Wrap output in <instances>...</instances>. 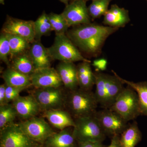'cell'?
<instances>
[{
    "label": "cell",
    "mask_w": 147,
    "mask_h": 147,
    "mask_svg": "<svg viewBox=\"0 0 147 147\" xmlns=\"http://www.w3.org/2000/svg\"><path fill=\"white\" fill-rule=\"evenodd\" d=\"M119 29L90 23L74 27L67 32V36L74 45L84 53L96 57L101 53L108 37Z\"/></svg>",
    "instance_id": "obj_1"
},
{
    "label": "cell",
    "mask_w": 147,
    "mask_h": 147,
    "mask_svg": "<svg viewBox=\"0 0 147 147\" xmlns=\"http://www.w3.org/2000/svg\"><path fill=\"white\" fill-rule=\"evenodd\" d=\"M112 71L113 75L102 72L94 73V94L98 105L103 108H110L124 88V84L119 79L117 73Z\"/></svg>",
    "instance_id": "obj_2"
},
{
    "label": "cell",
    "mask_w": 147,
    "mask_h": 147,
    "mask_svg": "<svg viewBox=\"0 0 147 147\" xmlns=\"http://www.w3.org/2000/svg\"><path fill=\"white\" fill-rule=\"evenodd\" d=\"M52 60L74 63L91 61L83 57L79 49L65 34H56L53 45L47 48Z\"/></svg>",
    "instance_id": "obj_3"
},
{
    "label": "cell",
    "mask_w": 147,
    "mask_h": 147,
    "mask_svg": "<svg viewBox=\"0 0 147 147\" xmlns=\"http://www.w3.org/2000/svg\"><path fill=\"white\" fill-rule=\"evenodd\" d=\"M71 92L68 106L75 119L94 115L98 105L94 93L81 89Z\"/></svg>",
    "instance_id": "obj_4"
},
{
    "label": "cell",
    "mask_w": 147,
    "mask_h": 147,
    "mask_svg": "<svg viewBox=\"0 0 147 147\" xmlns=\"http://www.w3.org/2000/svg\"><path fill=\"white\" fill-rule=\"evenodd\" d=\"M110 109L117 113L127 122L141 115L137 92L127 86L124 87Z\"/></svg>",
    "instance_id": "obj_5"
},
{
    "label": "cell",
    "mask_w": 147,
    "mask_h": 147,
    "mask_svg": "<svg viewBox=\"0 0 147 147\" xmlns=\"http://www.w3.org/2000/svg\"><path fill=\"white\" fill-rule=\"evenodd\" d=\"M74 121L73 134L79 143L101 142L104 139L105 133L94 115L77 118Z\"/></svg>",
    "instance_id": "obj_6"
},
{
    "label": "cell",
    "mask_w": 147,
    "mask_h": 147,
    "mask_svg": "<svg viewBox=\"0 0 147 147\" xmlns=\"http://www.w3.org/2000/svg\"><path fill=\"white\" fill-rule=\"evenodd\" d=\"M102 130L113 136L121 134L128 126L127 122L110 108H103L94 114Z\"/></svg>",
    "instance_id": "obj_7"
},
{
    "label": "cell",
    "mask_w": 147,
    "mask_h": 147,
    "mask_svg": "<svg viewBox=\"0 0 147 147\" xmlns=\"http://www.w3.org/2000/svg\"><path fill=\"white\" fill-rule=\"evenodd\" d=\"M18 124L22 131L35 142H44L55 133L47 122L41 118L35 117Z\"/></svg>",
    "instance_id": "obj_8"
},
{
    "label": "cell",
    "mask_w": 147,
    "mask_h": 147,
    "mask_svg": "<svg viewBox=\"0 0 147 147\" xmlns=\"http://www.w3.org/2000/svg\"><path fill=\"white\" fill-rule=\"evenodd\" d=\"M33 145V141L18 124H11L1 130V147H32Z\"/></svg>",
    "instance_id": "obj_9"
},
{
    "label": "cell",
    "mask_w": 147,
    "mask_h": 147,
    "mask_svg": "<svg viewBox=\"0 0 147 147\" xmlns=\"http://www.w3.org/2000/svg\"><path fill=\"white\" fill-rule=\"evenodd\" d=\"M87 2L76 0L70 2L66 6L62 13L69 27H76L90 24V16L89 13Z\"/></svg>",
    "instance_id": "obj_10"
},
{
    "label": "cell",
    "mask_w": 147,
    "mask_h": 147,
    "mask_svg": "<svg viewBox=\"0 0 147 147\" xmlns=\"http://www.w3.org/2000/svg\"><path fill=\"white\" fill-rule=\"evenodd\" d=\"M41 109L46 111L60 109L65 102V97L60 88L37 89L33 95Z\"/></svg>",
    "instance_id": "obj_11"
},
{
    "label": "cell",
    "mask_w": 147,
    "mask_h": 147,
    "mask_svg": "<svg viewBox=\"0 0 147 147\" xmlns=\"http://www.w3.org/2000/svg\"><path fill=\"white\" fill-rule=\"evenodd\" d=\"M2 33L24 38L31 43L35 40L34 21H26L7 16L2 28Z\"/></svg>",
    "instance_id": "obj_12"
},
{
    "label": "cell",
    "mask_w": 147,
    "mask_h": 147,
    "mask_svg": "<svg viewBox=\"0 0 147 147\" xmlns=\"http://www.w3.org/2000/svg\"><path fill=\"white\" fill-rule=\"evenodd\" d=\"M30 76L32 86L36 89L60 88L63 85L57 69L53 67L36 69Z\"/></svg>",
    "instance_id": "obj_13"
},
{
    "label": "cell",
    "mask_w": 147,
    "mask_h": 147,
    "mask_svg": "<svg viewBox=\"0 0 147 147\" xmlns=\"http://www.w3.org/2000/svg\"><path fill=\"white\" fill-rule=\"evenodd\" d=\"M12 105L21 118L27 120L34 117L41 110L33 95L19 96L12 101Z\"/></svg>",
    "instance_id": "obj_14"
},
{
    "label": "cell",
    "mask_w": 147,
    "mask_h": 147,
    "mask_svg": "<svg viewBox=\"0 0 147 147\" xmlns=\"http://www.w3.org/2000/svg\"><path fill=\"white\" fill-rule=\"evenodd\" d=\"M130 20L127 9L114 4L104 15L103 24L107 26L119 29L125 26Z\"/></svg>",
    "instance_id": "obj_15"
},
{
    "label": "cell",
    "mask_w": 147,
    "mask_h": 147,
    "mask_svg": "<svg viewBox=\"0 0 147 147\" xmlns=\"http://www.w3.org/2000/svg\"><path fill=\"white\" fill-rule=\"evenodd\" d=\"M59 73L63 85L67 89L73 91L79 86L77 67L74 63L61 62L57 66Z\"/></svg>",
    "instance_id": "obj_16"
},
{
    "label": "cell",
    "mask_w": 147,
    "mask_h": 147,
    "mask_svg": "<svg viewBox=\"0 0 147 147\" xmlns=\"http://www.w3.org/2000/svg\"><path fill=\"white\" fill-rule=\"evenodd\" d=\"M36 69L51 67V59L47 48H45L40 40H35L32 43L29 50Z\"/></svg>",
    "instance_id": "obj_17"
},
{
    "label": "cell",
    "mask_w": 147,
    "mask_h": 147,
    "mask_svg": "<svg viewBox=\"0 0 147 147\" xmlns=\"http://www.w3.org/2000/svg\"><path fill=\"white\" fill-rule=\"evenodd\" d=\"M44 117L56 128L63 130L68 127H74L75 121L67 112L60 109L45 111Z\"/></svg>",
    "instance_id": "obj_18"
},
{
    "label": "cell",
    "mask_w": 147,
    "mask_h": 147,
    "mask_svg": "<svg viewBox=\"0 0 147 147\" xmlns=\"http://www.w3.org/2000/svg\"><path fill=\"white\" fill-rule=\"evenodd\" d=\"M2 76L5 84L7 86L24 90L32 86L30 76L23 74L11 67L4 71Z\"/></svg>",
    "instance_id": "obj_19"
},
{
    "label": "cell",
    "mask_w": 147,
    "mask_h": 147,
    "mask_svg": "<svg viewBox=\"0 0 147 147\" xmlns=\"http://www.w3.org/2000/svg\"><path fill=\"white\" fill-rule=\"evenodd\" d=\"M90 63L82 62L76 66L79 86L84 90L90 91L95 83L94 73L92 71Z\"/></svg>",
    "instance_id": "obj_20"
},
{
    "label": "cell",
    "mask_w": 147,
    "mask_h": 147,
    "mask_svg": "<svg viewBox=\"0 0 147 147\" xmlns=\"http://www.w3.org/2000/svg\"><path fill=\"white\" fill-rule=\"evenodd\" d=\"M119 79L137 92L139 98L141 115L147 116V82L135 83L122 78L117 74Z\"/></svg>",
    "instance_id": "obj_21"
},
{
    "label": "cell",
    "mask_w": 147,
    "mask_h": 147,
    "mask_svg": "<svg viewBox=\"0 0 147 147\" xmlns=\"http://www.w3.org/2000/svg\"><path fill=\"white\" fill-rule=\"evenodd\" d=\"M28 51L13 58L10 67L23 74L30 76L35 68Z\"/></svg>",
    "instance_id": "obj_22"
},
{
    "label": "cell",
    "mask_w": 147,
    "mask_h": 147,
    "mask_svg": "<svg viewBox=\"0 0 147 147\" xmlns=\"http://www.w3.org/2000/svg\"><path fill=\"white\" fill-rule=\"evenodd\" d=\"M141 132L137 122L128 125L121 133L120 142L121 147H135L141 139Z\"/></svg>",
    "instance_id": "obj_23"
},
{
    "label": "cell",
    "mask_w": 147,
    "mask_h": 147,
    "mask_svg": "<svg viewBox=\"0 0 147 147\" xmlns=\"http://www.w3.org/2000/svg\"><path fill=\"white\" fill-rule=\"evenodd\" d=\"M5 34L10 45V59L29 51L31 43L26 39L16 35Z\"/></svg>",
    "instance_id": "obj_24"
},
{
    "label": "cell",
    "mask_w": 147,
    "mask_h": 147,
    "mask_svg": "<svg viewBox=\"0 0 147 147\" xmlns=\"http://www.w3.org/2000/svg\"><path fill=\"white\" fill-rule=\"evenodd\" d=\"M75 140L73 132L64 129L59 133H54L47 141L50 147H73Z\"/></svg>",
    "instance_id": "obj_25"
},
{
    "label": "cell",
    "mask_w": 147,
    "mask_h": 147,
    "mask_svg": "<svg viewBox=\"0 0 147 147\" xmlns=\"http://www.w3.org/2000/svg\"><path fill=\"white\" fill-rule=\"evenodd\" d=\"M34 28L36 40H40L41 37L47 35L53 31L48 14L45 11L34 21Z\"/></svg>",
    "instance_id": "obj_26"
},
{
    "label": "cell",
    "mask_w": 147,
    "mask_h": 147,
    "mask_svg": "<svg viewBox=\"0 0 147 147\" xmlns=\"http://www.w3.org/2000/svg\"><path fill=\"white\" fill-rule=\"evenodd\" d=\"M18 116L17 112L12 104L0 105V129H2L13 121Z\"/></svg>",
    "instance_id": "obj_27"
},
{
    "label": "cell",
    "mask_w": 147,
    "mask_h": 147,
    "mask_svg": "<svg viewBox=\"0 0 147 147\" xmlns=\"http://www.w3.org/2000/svg\"><path fill=\"white\" fill-rule=\"evenodd\" d=\"M113 0H92L88 7L89 13L91 19L94 20L104 16L108 10L109 4Z\"/></svg>",
    "instance_id": "obj_28"
},
{
    "label": "cell",
    "mask_w": 147,
    "mask_h": 147,
    "mask_svg": "<svg viewBox=\"0 0 147 147\" xmlns=\"http://www.w3.org/2000/svg\"><path fill=\"white\" fill-rule=\"evenodd\" d=\"M48 15L53 30L56 34H65L67 32L69 27L62 13L57 14L52 12Z\"/></svg>",
    "instance_id": "obj_29"
},
{
    "label": "cell",
    "mask_w": 147,
    "mask_h": 147,
    "mask_svg": "<svg viewBox=\"0 0 147 147\" xmlns=\"http://www.w3.org/2000/svg\"><path fill=\"white\" fill-rule=\"evenodd\" d=\"M10 54V47L8 40L5 34L2 32L0 36V59L9 67H10L9 59Z\"/></svg>",
    "instance_id": "obj_30"
},
{
    "label": "cell",
    "mask_w": 147,
    "mask_h": 147,
    "mask_svg": "<svg viewBox=\"0 0 147 147\" xmlns=\"http://www.w3.org/2000/svg\"><path fill=\"white\" fill-rule=\"evenodd\" d=\"M24 89L6 85V99L7 103L13 101L20 96V93Z\"/></svg>",
    "instance_id": "obj_31"
},
{
    "label": "cell",
    "mask_w": 147,
    "mask_h": 147,
    "mask_svg": "<svg viewBox=\"0 0 147 147\" xmlns=\"http://www.w3.org/2000/svg\"><path fill=\"white\" fill-rule=\"evenodd\" d=\"M92 65L95 69L96 72H101L106 70L108 65V61L105 58L96 59L93 61Z\"/></svg>",
    "instance_id": "obj_32"
},
{
    "label": "cell",
    "mask_w": 147,
    "mask_h": 147,
    "mask_svg": "<svg viewBox=\"0 0 147 147\" xmlns=\"http://www.w3.org/2000/svg\"><path fill=\"white\" fill-rule=\"evenodd\" d=\"M6 84H2L0 86V105L7 104L6 99Z\"/></svg>",
    "instance_id": "obj_33"
},
{
    "label": "cell",
    "mask_w": 147,
    "mask_h": 147,
    "mask_svg": "<svg viewBox=\"0 0 147 147\" xmlns=\"http://www.w3.org/2000/svg\"><path fill=\"white\" fill-rule=\"evenodd\" d=\"M79 144L80 147H103L100 142H85Z\"/></svg>",
    "instance_id": "obj_34"
},
{
    "label": "cell",
    "mask_w": 147,
    "mask_h": 147,
    "mask_svg": "<svg viewBox=\"0 0 147 147\" xmlns=\"http://www.w3.org/2000/svg\"><path fill=\"white\" fill-rule=\"evenodd\" d=\"M107 147H121L118 135L113 136L110 144Z\"/></svg>",
    "instance_id": "obj_35"
},
{
    "label": "cell",
    "mask_w": 147,
    "mask_h": 147,
    "mask_svg": "<svg viewBox=\"0 0 147 147\" xmlns=\"http://www.w3.org/2000/svg\"><path fill=\"white\" fill-rule=\"evenodd\" d=\"M59 1L63 3V4H64L65 6L68 5L69 4V0H59Z\"/></svg>",
    "instance_id": "obj_36"
},
{
    "label": "cell",
    "mask_w": 147,
    "mask_h": 147,
    "mask_svg": "<svg viewBox=\"0 0 147 147\" xmlns=\"http://www.w3.org/2000/svg\"><path fill=\"white\" fill-rule=\"evenodd\" d=\"M0 3L3 5H5V0H0Z\"/></svg>",
    "instance_id": "obj_37"
},
{
    "label": "cell",
    "mask_w": 147,
    "mask_h": 147,
    "mask_svg": "<svg viewBox=\"0 0 147 147\" xmlns=\"http://www.w3.org/2000/svg\"><path fill=\"white\" fill-rule=\"evenodd\" d=\"M76 1V0H70V2L73 1ZM83 1H85L87 2V1H90V0H83Z\"/></svg>",
    "instance_id": "obj_38"
},
{
    "label": "cell",
    "mask_w": 147,
    "mask_h": 147,
    "mask_svg": "<svg viewBox=\"0 0 147 147\" xmlns=\"http://www.w3.org/2000/svg\"><path fill=\"white\" fill-rule=\"evenodd\" d=\"M146 1L147 2V0H146Z\"/></svg>",
    "instance_id": "obj_39"
}]
</instances>
